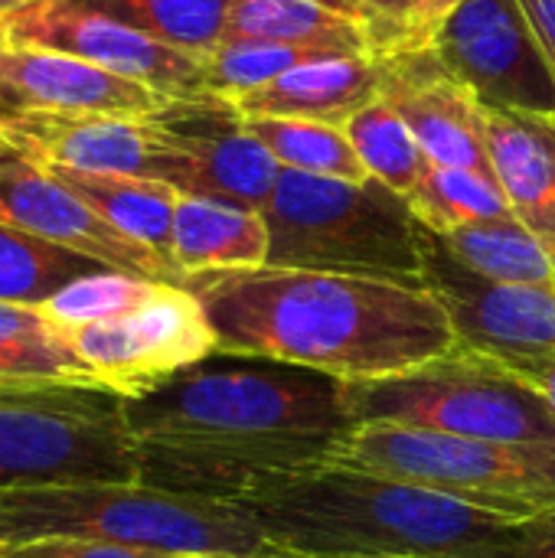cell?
I'll list each match as a JSON object with an SVG mask.
<instances>
[{"label": "cell", "mask_w": 555, "mask_h": 558, "mask_svg": "<svg viewBox=\"0 0 555 558\" xmlns=\"http://www.w3.org/2000/svg\"><path fill=\"white\" fill-rule=\"evenodd\" d=\"M124 422L137 484L219 504L330 461L353 428L340 379L226 350L124 399Z\"/></svg>", "instance_id": "cell-1"}, {"label": "cell", "mask_w": 555, "mask_h": 558, "mask_svg": "<svg viewBox=\"0 0 555 558\" xmlns=\"http://www.w3.org/2000/svg\"><path fill=\"white\" fill-rule=\"evenodd\" d=\"M219 350L268 356L366 383L406 373L458 347L442 301L425 284L304 268H242L183 278Z\"/></svg>", "instance_id": "cell-2"}, {"label": "cell", "mask_w": 555, "mask_h": 558, "mask_svg": "<svg viewBox=\"0 0 555 558\" xmlns=\"http://www.w3.org/2000/svg\"><path fill=\"white\" fill-rule=\"evenodd\" d=\"M232 507L272 549L304 558H468L527 523L334 461L275 477Z\"/></svg>", "instance_id": "cell-3"}, {"label": "cell", "mask_w": 555, "mask_h": 558, "mask_svg": "<svg viewBox=\"0 0 555 558\" xmlns=\"http://www.w3.org/2000/svg\"><path fill=\"white\" fill-rule=\"evenodd\" d=\"M46 539L114 543L160 556L258 558L268 553L245 510L137 481L0 490V549Z\"/></svg>", "instance_id": "cell-4"}, {"label": "cell", "mask_w": 555, "mask_h": 558, "mask_svg": "<svg viewBox=\"0 0 555 558\" xmlns=\"http://www.w3.org/2000/svg\"><path fill=\"white\" fill-rule=\"evenodd\" d=\"M268 265L425 284V226L409 199L379 180L278 173L265 206Z\"/></svg>", "instance_id": "cell-5"}, {"label": "cell", "mask_w": 555, "mask_h": 558, "mask_svg": "<svg viewBox=\"0 0 555 558\" xmlns=\"http://www.w3.org/2000/svg\"><path fill=\"white\" fill-rule=\"evenodd\" d=\"M330 461L435 490L507 520H536L555 510V445H504L360 422L343 435Z\"/></svg>", "instance_id": "cell-6"}, {"label": "cell", "mask_w": 555, "mask_h": 558, "mask_svg": "<svg viewBox=\"0 0 555 558\" xmlns=\"http://www.w3.org/2000/svg\"><path fill=\"white\" fill-rule=\"evenodd\" d=\"M353 425L383 422L504 445H555L546 402L497 360L455 347L438 360L366 383H343Z\"/></svg>", "instance_id": "cell-7"}, {"label": "cell", "mask_w": 555, "mask_h": 558, "mask_svg": "<svg viewBox=\"0 0 555 558\" xmlns=\"http://www.w3.org/2000/svg\"><path fill=\"white\" fill-rule=\"evenodd\" d=\"M131 481L124 396L88 383L0 386V490Z\"/></svg>", "instance_id": "cell-8"}, {"label": "cell", "mask_w": 555, "mask_h": 558, "mask_svg": "<svg viewBox=\"0 0 555 558\" xmlns=\"http://www.w3.org/2000/svg\"><path fill=\"white\" fill-rule=\"evenodd\" d=\"M481 108L555 121V65L523 0H464L425 43Z\"/></svg>", "instance_id": "cell-9"}, {"label": "cell", "mask_w": 555, "mask_h": 558, "mask_svg": "<svg viewBox=\"0 0 555 558\" xmlns=\"http://www.w3.org/2000/svg\"><path fill=\"white\" fill-rule=\"evenodd\" d=\"M98 386L131 399L219 350L203 304L183 284L157 291L131 314L65 330Z\"/></svg>", "instance_id": "cell-10"}, {"label": "cell", "mask_w": 555, "mask_h": 558, "mask_svg": "<svg viewBox=\"0 0 555 558\" xmlns=\"http://www.w3.org/2000/svg\"><path fill=\"white\" fill-rule=\"evenodd\" d=\"M3 141L16 157L85 170L160 180L183 196L193 183V160L173 134L150 118L121 114H49L10 111L0 121Z\"/></svg>", "instance_id": "cell-11"}, {"label": "cell", "mask_w": 555, "mask_h": 558, "mask_svg": "<svg viewBox=\"0 0 555 558\" xmlns=\"http://www.w3.org/2000/svg\"><path fill=\"white\" fill-rule=\"evenodd\" d=\"M0 39L85 59L141 82L170 101H200L213 95L203 59L164 46L98 10L79 7L75 0H39L7 13L0 20Z\"/></svg>", "instance_id": "cell-12"}, {"label": "cell", "mask_w": 555, "mask_h": 558, "mask_svg": "<svg viewBox=\"0 0 555 558\" xmlns=\"http://www.w3.org/2000/svg\"><path fill=\"white\" fill-rule=\"evenodd\" d=\"M422 281L442 301L461 347L497 363L555 356V284H500L481 278L432 229H425Z\"/></svg>", "instance_id": "cell-13"}, {"label": "cell", "mask_w": 555, "mask_h": 558, "mask_svg": "<svg viewBox=\"0 0 555 558\" xmlns=\"http://www.w3.org/2000/svg\"><path fill=\"white\" fill-rule=\"evenodd\" d=\"M0 222L88 255L111 271L160 284H183V275L167 258L111 229L43 163L16 154L0 157Z\"/></svg>", "instance_id": "cell-14"}, {"label": "cell", "mask_w": 555, "mask_h": 558, "mask_svg": "<svg viewBox=\"0 0 555 558\" xmlns=\"http://www.w3.org/2000/svg\"><path fill=\"white\" fill-rule=\"evenodd\" d=\"M154 118L193 160V183L186 196L265 213L281 163L245 131V118L232 101L219 95L200 101H170Z\"/></svg>", "instance_id": "cell-15"}, {"label": "cell", "mask_w": 555, "mask_h": 558, "mask_svg": "<svg viewBox=\"0 0 555 558\" xmlns=\"http://www.w3.org/2000/svg\"><path fill=\"white\" fill-rule=\"evenodd\" d=\"M383 59V101H389L425 157L442 167L491 173L484 118L474 95L458 85L429 49L389 52Z\"/></svg>", "instance_id": "cell-16"}, {"label": "cell", "mask_w": 555, "mask_h": 558, "mask_svg": "<svg viewBox=\"0 0 555 558\" xmlns=\"http://www.w3.org/2000/svg\"><path fill=\"white\" fill-rule=\"evenodd\" d=\"M160 92L85 59L0 39V108L49 114L150 118L167 108Z\"/></svg>", "instance_id": "cell-17"}, {"label": "cell", "mask_w": 555, "mask_h": 558, "mask_svg": "<svg viewBox=\"0 0 555 558\" xmlns=\"http://www.w3.org/2000/svg\"><path fill=\"white\" fill-rule=\"evenodd\" d=\"M383 98L379 56H330L304 62L275 82L232 98L242 118H307L343 128Z\"/></svg>", "instance_id": "cell-18"}, {"label": "cell", "mask_w": 555, "mask_h": 558, "mask_svg": "<svg viewBox=\"0 0 555 558\" xmlns=\"http://www.w3.org/2000/svg\"><path fill=\"white\" fill-rule=\"evenodd\" d=\"M487 154L514 216L555 252V121L481 108Z\"/></svg>", "instance_id": "cell-19"}, {"label": "cell", "mask_w": 555, "mask_h": 558, "mask_svg": "<svg viewBox=\"0 0 555 558\" xmlns=\"http://www.w3.org/2000/svg\"><path fill=\"white\" fill-rule=\"evenodd\" d=\"M268 248L272 235L265 213L203 196H180L170 258L183 278L203 271L262 268L268 265Z\"/></svg>", "instance_id": "cell-20"}, {"label": "cell", "mask_w": 555, "mask_h": 558, "mask_svg": "<svg viewBox=\"0 0 555 558\" xmlns=\"http://www.w3.org/2000/svg\"><path fill=\"white\" fill-rule=\"evenodd\" d=\"M226 39H268L321 56H379L373 26L330 0H236Z\"/></svg>", "instance_id": "cell-21"}, {"label": "cell", "mask_w": 555, "mask_h": 558, "mask_svg": "<svg viewBox=\"0 0 555 558\" xmlns=\"http://www.w3.org/2000/svg\"><path fill=\"white\" fill-rule=\"evenodd\" d=\"M43 167L56 180H62L79 199H85L111 229L141 242L144 248L157 252L160 258H167L173 265L170 242H173L177 203L183 196L180 190H173L160 180L85 173V170H69V167H52V163H43Z\"/></svg>", "instance_id": "cell-22"}, {"label": "cell", "mask_w": 555, "mask_h": 558, "mask_svg": "<svg viewBox=\"0 0 555 558\" xmlns=\"http://www.w3.org/2000/svg\"><path fill=\"white\" fill-rule=\"evenodd\" d=\"M26 383L98 386L69 333L43 307L0 304V386Z\"/></svg>", "instance_id": "cell-23"}, {"label": "cell", "mask_w": 555, "mask_h": 558, "mask_svg": "<svg viewBox=\"0 0 555 558\" xmlns=\"http://www.w3.org/2000/svg\"><path fill=\"white\" fill-rule=\"evenodd\" d=\"M448 252L481 278L500 284H555V252L517 216L438 235Z\"/></svg>", "instance_id": "cell-24"}, {"label": "cell", "mask_w": 555, "mask_h": 558, "mask_svg": "<svg viewBox=\"0 0 555 558\" xmlns=\"http://www.w3.org/2000/svg\"><path fill=\"white\" fill-rule=\"evenodd\" d=\"M164 46L206 59L229 29L236 0H75Z\"/></svg>", "instance_id": "cell-25"}, {"label": "cell", "mask_w": 555, "mask_h": 558, "mask_svg": "<svg viewBox=\"0 0 555 558\" xmlns=\"http://www.w3.org/2000/svg\"><path fill=\"white\" fill-rule=\"evenodd\" d=\"M101 268L88 255L0 222V304L43 307L65 284Z\"/></svg>", "instance_id": "cell-26"}, {"label": "cell", "mask_w": 555, "mask_h": 558, "mask_svg": "<svg viewBox=\"0 0 555 558\" xmlns=\"http://www.w3.org/2000/svg\"><path fill=\"white\" fill-rule=\"evenodd\" d=\"M245 131L285 170L330 177V180H350V183L370 180L347 131L337 124L307 121V118H245Z\"/></svg>", "instance_id": "cell-27"}, {"label": "cell", "mask_w": 555, "mask_h": 558, "mask_svg": "<svg viewBox=\"0 0 555 558\" xmlns=\"http://www.w3.org/2000/svg\"><path fill=\"white\" fill-rule=\"evenodd\" d=\"M412 213L422 219L425 229L435 235H448L464 226L478 222H494V219H510V199L497 177L478 173V170H461V167H442L432 163L425 167L419 186L409 196Z\"/></svg>", "instance_id": "cell-28"}, {"label": "cell", "mask_w": 555, "mask_h": 558, "mask_svg": "<svg viewBox=\"0 0 555 558\" xmlns=\"http://www.w3.org/2000/svg\"><path fill=\"white\" fill-rule=\"evenodd\" d=\"M343 131L357 157L363 160L366 173L409 199L429 167V157L399 118V111L379 98L360 114H353L343 124Z\"/></svg>", "instance_id": "cell-29"}, {"label": "cell", "mask_w": 555, "mask_h": 558, "mask_svg": "<svg viewBox=\"0 0 555 558\" xmlns=\"http://www.w3.org/2000/svg\"><path fill=\"white\" fill-rule=\"evenodd\" d=\"M314 59H330V56H321L301 46L268 43V39H222L203 62H206L209 92L232 101Z\"/></svg>", "instance_id": "cell-30"}, {"label": "cell", "mask_w": 555, "mask_h": 558, "mask_svg": "<svg viewBox=\"0 0 555 558\" xmlns=\"http://www.w3.org/2000/svg\"><path fill=\"white\" fill-rule=\"evenodd\" d=\"M160 281H144L124 271H92L72 284H65L56 298H49L43 304V311L62 327V330H75V327H88V324H105V320H118L131 311H137Z\"/></svg>", "instance_id": "cell-31"}, {"label": "cell", "mask_w": 555, "mask_h": 558, "mask_svg": "<svg viewBox=\"0 0 555 558\" xmlns=\"http://www.w3.org/2000/svg\"><path fill=\"white\" fill-rule=\"evenodd\" d=\"M0 558H170L147 549L114 546V543H88V539H46L29 546L0 549Z\"/></svg>", "instance_id": "cell-32"}, {"label": "cell", "mask_w": 555, "mask_h": 558, "mask_svg": "<svg viewBox=\"0 0 555 558\" xmlns=\"http://www.w3.org/2000/svg\"><path fill=\"white\" fill-rule=\"evenodd\" d=\"M468 558H555V510L536 520H527L514 539Z\"/></svg>", "instance_id": "cell-33"}, {"label": "cell", "mask_w": 555, "mask_h": 558, "mask_svg": "<svg viewBox=\"0 0 555 558\" xmlns=\"http://www.w3.org/2000/svg\"><path fill=\"white\" fill-rule=\"evenodd\" d=\"M464 0H412L409 13V49H425L432 33L461 7ZM406 52V49H402Z\"/></svg>", "instance_id": "cell-34"}, {"label": "cell", "mask_w": 555, "mask_h": 558, "mask_svg": "<svg viewBox=\"0 0 555 558\" xmlns=\"http://www.w3.org/2000/svg\"><path fill=\"white\" fill-rule=\"evenodd\" d=\"M507 366L517 379H523L553 412L555 418V356L553 360H523V363H500Z\"/></svg>", "instance_id": "cell-35"}, {"label": "cell", "mask_w": 555, "mask_h": 558, "mask_svg": "<svg viewBox=\"0 0 555 558\" xmlns=\"http://www.w3.org/2000/svg\"><path fill=\"white\" fill-rule=\"evenodd\" d=\"M523 7H527V13H530V20L536 26L540 39L546 43V49H550L555 65V0H523Z\"/></svg>", "instance_id": "cell-36"}, {"label": "cell", "mask_w": 555, "mask_h": 558, "mask_svg": "<svg viewBox=\"0 0 555 558\" xmlns=\"http://www.w3.org/2000/svg\"><path fill=\"white\" fill-rule=\"evenodd\" d=\"M29 3H39V0H0V20H3L7 13H13V10L29 7Z\"/></svg>", "instance_id": "cell-37"}, {"label": "cell", "mask_w": 555, "mask_h": 558, "mask_svg": "<svg viewBox=\"0 0 555 558\" xmlns=\"http://www.w3.org/2000/svg\"><path fill=\"white\" fill-rule=\"evenodd\" d=\"M258 558H304V556H294V553H281V549H272V546H268V553H262Z\"/></svg>", "instance_id": "cell-38"}, {"label": "cell", "mask_w": 555, "mask_h": 558, "mask_svg": "<svg viewBox=\"0 0 555 558\" xmlns=\"http://www.w3.org/2000/svg\"><path fill=\"white\" fill-rule=\"evenodd\" d=\"M0 121H3V114H0ZM7 154H13V150L7 147V141H3V131H0V157H7Z\"/></svg>", "instance_id": "cell-39"}, {"label": "cell", "mask_w": 555, "mask_h": 558, "mask_svg": "<svg viewBox=\"0 0 555 558\" xmlns=\"http://www.w3.org/2000/svg\"><path fill=\"white\" fill-rule=\"evenodd\" d=\"M170 558H239V556H170Z\"/></svg>", "instance_id": "cell-40"}, {"label": "cell", "mask_w": 555, "mask_h": 558, "mask_svg": "<svg viewBox=\"0 0 555 558\" xmlns=\"http://www.w3.org/2000/svg\"><path fill=\"white\" fill-rule=\"evenodd\" d=\"M0 114H10V111H3V108H0Z\"/></svg>", "instance_id": "cell-41"}]
</instances>
